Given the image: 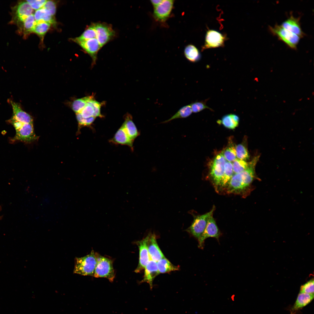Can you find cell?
<instances>
[{
	"mask_svg": "<svg viewBox=\"0 0 314 314\" xmlns=\"http://www.w3.org/2000/svg\"><path fill=\"white\" fill-rule=\"evenodd\" d=\"M255 177L254 173L247 170L240 173L234 174L228 183L224 193L245 197Z\"/></svg>",
	"mask_w": 314,
	"mask_h": 314,
	"instance_id": "1",
	"label": "cell"
},
{
	"mask_svg": "<svg viewBox=\"0 0 314 314\" xmlns=\"http://www.w3.org/2000/svg\"><path fill=\"white\" fill-rule=\"evenodd\" d=\"M226 161L220 153L215 156L210 165L209 178L217 193L224 176V166Z\"/></svg>",
	"mask_w": 314,
	"mask_h": 314,
	"instance_id": "2",
	"label": "cell"
},
{
	"mask_svg": "<svg viewBox=\"0 0 314 314\" xmlns=\"http://www.w3.org/2000/svg\"><path fill=\"white\" fill-rule=\"evenodd\" d=\"M74 273L93 276L97 263V254L93 250L89 254L75 259Z\"/></svg>",
	"mask_w": 314,
	"mask_h": 314,
	"instance_id": "3",
	"label": "cell"
},
{
	"mask_svg": "<svg viewBox=\"0 0 314 314\" xmlns=\"http://www.w3.org/2000/svg\"><path fill=\"white\" fill-rule=\"evenodd\" d=\"M215 209V207L214 206L211 210L207 213L203 214L193 215V221L186 231L198 241L204 232L208 220L213 215Z\"/></svg>",
	"mask_w": 314,
	"mask_h": 314,
	"instance_id": "4",
	"label": "cell"
},
{
	"mask_svg": "<svg viewBox=\"0 0 314 314\" xmlns=\"http://www.w3.org/2000/svg\"><path fill=\"white\" fill-rule=\"evenodd\" d=\"M97 263L93 276L105 278L113 282L115 277L113 262L110 259L96 254Z\"/></svg>",
	"mask_w": 314,
	"mask_h": 314,
	"instance_id": "5",
	"label": "cell"
},
{
	"mask_svg": "<svg viewBox=\"0 0 314 314\" xmlns=\"http://www.w3.org/2000/svg\"><path fill=\"white\" fill-rule=\"evenodd\" d=\"M270 30L274 35L285 43L290 48L296 49L300 38L283 28L281 25L270 26Z\"/></svg>",
	"mask_w": 314,
	"mask_h": 314,
	"instance_id": "6",
	"label": "cell"
},
{
	"mask_svg": "<svg viewBox=\"0 0 314 314\" xmlns=\"http://www.w3.org/2000/svg\"><path fill=\"white\" fill-rule=\"evenodd\" d=\"M95 30V33L92 38L77 42L91 56L92 59V65L95 64L98 53L102 47L99 35Z\"/></svg>",
	"mask_w": 314,
	"mask_h": 314,
	"instance_id": "7",
	"label": "cell"
},
{
	"mask_svg": "<svg viewBox=\"0 0 314 314\" xmlns=\"http://www.w3.org/2000/svg\"><path fill=\"white\" fill-rule=\"evenodd\" d=\"M174 1L163 0L158 5L154 8L153 17L158 22H165L170 16L173 8Z\"/></svg>",
	"mask_w": 314,
	"mask_h": 314,
	"instance_id": "8",
	"label": "cell"
},
{
	"mask_svg": "<svg viewBox=\"0 0 314 314\" xmlns=\"http://www.w3.org/2000/svg\"><path fill=\"white\" fill-rule=\"evenodd\" d=\"M15 131V134L12 140L13 142H30L37 139L38 138L34 132L33 123H25Z\"/></svg>",
	"mask_w": 314,
	"mask_h": 314,
	"instance_id": "9",
	"label": "cell"
},
{
	"mask_svg": "<svg viewBox=\"0 0 314 314\" xmlns=\"http://www.w3.org/2000/svg\"><path fill=\"white\" fill-rule=\"evenodd\" d=\"M221 235L220 231L213 215L209 219L204 231L198 241V247L203 249L205 240L208 238H215L219 242Z\"/></svg>",
	"mask_w": 314,
	"mask_h": 314,
	"instance_id": "10",
	"label": "cell"
},
{
	"mask_svg": "<svg viewBox=\"0 0 314 314\" xmlns=\"http://www.w3.org/2000/svg\"><path fill=\"white\" fill-rule=\"evenodd\" d=\"M226 40L225 35L215 30H209L206 33L204 44L202 49H205L223 46Z\"/></svg>",
	"mask_w": 314,
	"mask_h": 314,
	"instance_id": "11",
	"label": "cell"
},
{
	"mask_svg": "<svg viewBox=\"0 0 314 314\" xmlns=\"http://www.w3.org/2000/svg\"><path fill=\"white\" fill-rule=\"evenodd\" d=\"M147 237L137 241L136 244L139 249V257L138 264L135 270V272L138 273L144 269L145 266L150 260L147 245Z\"/></svg>",
	"mask_w": 314,
	"mask_h": 314,
	"instance_id": "12",
	"label": "cell"
},
{
	"mask_svg": "<svg viewBox=\"0 0 314 314\" xmlns=\"http://www.w3.org/2000/svg\"><path fill=\"white\" fill-rule=\"evenodd\" d=\"M147 236V249L151 260L157 262L165 257L157 244L156 235L149 233Z\"/></svg>",
	"mask_w": 314,
	"mask_h": 314,
	"instance_id": "13",
	"label": "cell"
},
{
	"mask_svg": "<svg viewBox=\"0 0 314 314\" xmlns=\"http://www.w3.org/2000/svg\"><path fill=\"white\" fill-rule=\"evenodd\" d=\"M143 279L140 283L146 282L148 283L151 289L153 287V282L155 278L160 273L159 272L157 262L150 260L145 266Z\"/></svg>",
	"mask_w": 314,
	"mask_h": 314,
	"instance_id": "14",
	"label": "cell"
},
{
	"mask_svg": "<svg viewBox=\"0 0 314 314\" xmlns=\"http://www.w3.org/2000/svg\"><path fill=\"white\" fill-rule=\"evenodd\" d=\"M109 142L115 144L127 146L132 151L133 150L134 141L129 137L122 126L117 130L113 138L109 140Z\"/></svg>",
	"mask_w": 314,
	"mask_h": 314,
	"instance_id": "15",
	"label": "cell"
},
{
	"mask_svg": "<svg viewBox=\"0 0 314 314\" xmlns=\"http://www.w3.org/2000/svg\"><path fill=\"white\" fill-rule=\"evenodd\" d=\"M283 28L297 35L300 38L305 35L301 28L299 18L290 15L284 21L281 25Z\"/></svg>",
	"mask_w": 314,
	"mask_h": 314,
	"instance_id": "16",
	"label": "cell"
},
{
	"mask_svg": "<svg viewBox=\"0 0 314 314\" xmlns=\"http://www.w3.org/2000/svg\"><path fill=\"white\" fill-rule=\"evenodd\" d=\"M9 101L13 109V113L12 117L19 121L24 123H33L32 117L22 109L18 103L11 100Z\"/></svg>",
	"mask_w": 314,
	"mask_h": 314,
	"instance_id": "17",
	"label": "cell"
},
{
	"mask_svg": "<svg viewBox=\"0 0 314 314\" xmlns=\"http://www.w3.org/2000/svg\"><path fill=\"white\" fill-rule=\"evenodd\" d=\"M122 126L129 137L133 141L140 135V133L133 122L132 117L130 114L126 115L124 121Z\"/></svg>",
	"mask_w": 314,
	"mask_h": 314,
	"instance_id": "18",
	"label": "cell"
},
{
	"mask_svg": "<svg viewBox=\"0 0 314 314\" xmlns=\"http://www.w3.org/2000/svg\"><path fill=\"white\" fill-rule=\"evenodd\" d=\"M314 294L300 292L291 309V314L301 309L310 303L314 298Z\"/></svg>",
	"mask_w": 314,
	"mask_h": 314,
	"instance_id": "19",
	"label": "cell"
},
{
	"mask_svg": "<svg viewBox=\"0 0 314 314\" xmlns=\"http://www.w3.org/2000/svg\"><path fill=\"white\" fill-rule=\"evenodd\" d=\"M15 17L18 21L24 22L29 15L32 14L33 9L27 1L19 3L16 8Z\"/></svg>",
	"mask_w": 314,
	"mask_h": 314,
	"instance_id": "20",
	"label": "cell"
},
{
	"mask_svg": "<svg viewBox=\"0 0 314 314\" xmlns=\"http://www.w3.org/2000/svg\"><path fill=\"white\" fill-rule=\"evenodd\" d=\"M34 15L37 24L42 22L48 23L50 24H56V21L53 16L43 8L36 10Z\"/></svg>",
	"mask_w": 314,
	"mask_h": 314,
	"instance_id": "21",
	"label": "cell"
},
{
	"mask_svg": "<svg viewBox=\"0 0 314 314\" xmlns=\"http://www.w3.org/2000/svg\"><path fill=\"white\" fill-rule=\"evenodd\" d=\"M184 55L186 59L190 61L195 63L199 60L201 55L198 49L192 44L187 45L184 49Z\"/></svg>",
	"mask_w": 314,
	"mask_h": 314,
	"instance_id": "22",
	"label": "cell"
},
{
	"mask_svg": "<svg viewBox=\"0 0 314 314\" xmlns=\"http://www.w3.org/2000/svg\"><path fill=\"white\" fill-rule=\"evenodd\" d=\"M157 263L160 274L169 272L179 270V266L172 264L165 257L160 260Z\"/></svg>",
	"mask_w": 314,
	"mask_h": 314,
	"instance_id": "23",
	"label": "cell"
},
{
	"mask_svg": "<svg viewBox=\"0 0 314 314\" xmlns=\"http://www.w3.org/2000/svg\"><path fill=\"white\" fill-rule=\"evenodd\" d=\"M192 113V111L190 105L185 106L179 109L170 118L162 122L161 123H166L174 119L186 118L190 115Z\"/></svg>",
	"mask_w": 314,
	"mask_h": 314,
	"instance_id": "24",
	"label": "cell"
},
{
	"mask_svg": "<svg viewBox=\"0 0 314 314\" xmlns=\"http://www.w3.org/2000/svg\"><path fill=\"white\" fill-rule=\"evenodd\" d=\"M236 157L238 159L246 161L249 159V156L247 147L244 144H239L236 147Z\"/></svg>",
	"mask_w": 314,
	"mask_h": 314,
	"instance_id": "25",
	"label": "cell"
},
{
	"mask_svg": "<svg viewBox=\"0 0 314 314\" xmlns=\"http://www.w3.org/2000/svg\"><path fill=\"white\" fill-rule=\"evenodd\" d=\"M221 153L227 161L231 162L237 158L236 147L233 144L227 147Z\"/></svg>",
	"mask_w": 314,
	"mask_h": 314,
	"instance_id": "26",
	"label": "cell"
},
{
	"mask_svg": "<svg viewBox=\"0 0 314 314\" xmlns=\"http://www.w3.org/2000/svg\"><path fill=\"white\" fill-rule=\"evenodd\" d=\"M90 96L77 99L72 104V109L76 114L80 113L86 106Z\"/></svg>",
	"mask_w": 314,
	"mask_h": 314,
	"instance_id": "27",
	"label": "cell"
},
{
	"mask_svg": "<svg viewBox=\"0 0 314 314\" xmlns=\"http://www.w3.org/2000/svg\"><path fill=\"white\" fill-rule=\"evenodd\" d=\"M23 23L24 30L25 33H26L33 32L37 24L34 15L32 14L27 17Z\"/></svg>",
	"mask_w": 314,
	"mask_h": 314,
	"instance_id": "28",
	"label": "cell"
},
{
	"mask_svg": "<svg viewBox=\"0 0 314 314\" xmlns=\"http://www.w3.org/2000/svg\"><path fill=\"white\" fill-rule=\"evenodd\" d=\"M218 123L222 124L225 127L230 129H233L236 127L238 124L233 119L231 114L224 116Z\"/></svg>",
	"mask_w": 314,
	"mask_h": 314,
	"instance_id": "29",
	"label": "cell"
},
{
	"mask_svg": "<svg viewBox=\"0 0 314 314\" xmlns=\"http://www.w3.org/2000/svg\"><path fill=\"white\" fill-rule=\"evenodd\" d=\"M248 163L246 161L236 158L232 163L234 174L239 173L244 171L247 168Z\"/></svg>",
	"mask_w": 314,
	"mask_h": 314,
	"instance_id": "30",
	"label": "cell"
},
{
	"mask_svg": "<svg viewBox=\"0 0 314 314\" xmlns=\"http://www.w3.org/2000/svg\"><path fill=\"white\" fill-rule=\"evenodd\" d=\"M50 26V24L46 22L37 24L35 26L33 32L41 36H43L49 29Z\"/></svg>",
	"mask_w": 314,
	"mask_h": 314,
	"instance_id": "31",
	"label": "cell"
},
{
	"mask_svg": "<svg viewBox=\"0 0 314 314\" xmlns=\"http://www.w3.org/2000/svg\"><path fill=\"white\" fill-rule=\"evenodd\" d=\"M206 100L204 101H196L191 104L190 106L192 112L197 113L205 109H211L206 104Z\"/></svg>",
	"mask_w": 314,
	"mask_h": 314,
	"instance_id": "32",
	"label": "cell"
},
{
	"mask_svg": "<svg viewBox=\"0 0 314 314\" xmlns=\"http://www.w3.org/2000/svg\"><path fill=\"white\" fill-rule=\"evenodd\" d=\"M87 102L90 104L93 107L94 110V117H103L101 113L100 108L101 104L94 99L93 96H91Z\"/></svg>",
	"mask_w": 314,
	"mask_h": 314,
	"instance_id": "33",
	"label": "cell"
},
{
	"mask_svg": "<svg viewBox=\"0 0 314 314\" xmlns=\"http://www.w3.org/2000/svg\"><path fill=\"white\" fill-rule=\"evenodd\" d=\"M76 117L79 126H90L96 118L93 117L84 118L80 113L76 114Z\"/></svg>",
	"mask_w": 314,
	"mask_h": 314,
	"instance_id": "34",
	"label": "cell"
},
{
	"mask_svg": "<svg viewBox=\"0 0 314 314\" xmlns=\"http://www.w3.org/2000/svg\"><path fill=\"white\" fill-rule=\"evenodd\" d=\"M80 113L84 118H88L94 117V110L93 106L89 103L87 102L85 107Z\"/></svg>",
	"mask_w": 314,
	"mask_h": 314,
	"instance_id": "35",
	"label": "cell"
},
{
	"mask_svg": "<svg viewBox=\"0 0 314 314\" xmlns=\"http://www.w3.org/2000/svg\"><path fill=\"white\" fill-rule=\"evenodd\" d=\"M300 292L314 294V280L312 279L301 286Z\"/></svg>",
	"mask_w": 314,
	"mask_h": 314,
	"instance_id": "36",
	"label": "cell"
},
{
	"mask_svg": "<svg viewBox=\"0 0 314 314\" xmlns=\"http://www.w3.org/2000/svg\"><path fill=\"white\" fill-rule=\"evenodd\" d=\"M47 0H27L26 1L33 9L36 10L42 8Z\"/></svg>",
	"mask_w": 314,
	"mask_h": 314,
	"instance_id": "37",
	"label": "cell"
},
{
	"mask_svg": "<svg viewBox=\"0 0 314 314\" xmlns=\"http://www.w3.org/2000/svg\"><path fill=\"white\" fill-rule=\"evenodd\" d=\"M42 8L47 10L52 16L55 15L56 10V4L53 1L47 0Z\"/></svg>",
	"mask_w": 314,
	"mask_h": 314,
	"instance_id": "38",
	"label": "cell"
},
{
	"mask_svg": "<svg viewBox=\"0 0 314 314\" xmlns=\"http://www.w3.org/2000/svg\"><path fill=\"white\" fill-rule=\"evenodd\" d=\"M163 1V0H151V2L154 7L159 4Z\"/></svg>",
	"mask_w": 314,
	"mask_h": 314,
	"instance_id": "39",
	"label": "cell"
}]
</instances>
